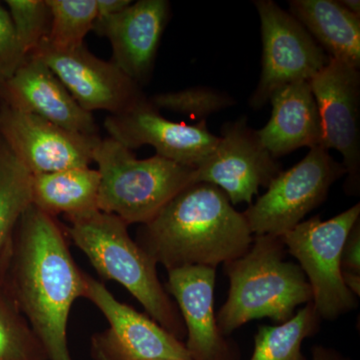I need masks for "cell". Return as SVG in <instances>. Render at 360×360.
<instances>
[{
    "instance_id": "cell-1",
    "label": "cell",
    "mask_w": 360,
    "mask_h": 360,
    "mask_svg": "<svg viewBox=\"0 0 360 360\" xmlns=\"http://www.w3.org/2000/svg\"><path fill=\"white\" fill-rule=\"evenodd\" d=\"M68 238L56 217L32 203L18 224L2 278L49 360H72L68 317L86 290V274L75 264Z\"/></svg>"
},
{
    "instance_id": "cell-2",
    "label": "cell",
    "mask_w": 360,
    "mask_h": 360,
    "mask_svg": "<svg viewBox=\"0 0 360 360\" xmlns=\"http://www.w3.org/2000/svg\"><path fill=\"white\" fill-rule=\"evenodd\" d=\"M253 238L245 215L221 189L195 182L141 225L136 243L167 270L191 265L217 269L243 257Z\"/></svg>"
},
{
    "instance_id": "cell-3",
    "label": "cell",
    "mask_w": 360,
    "mask_h": 360,
    "mask_svg": "<svg viewBox=\"0 0 360 360\" xmlns=\"http://www.w3.org/2000/svg\"><path fill=\"white\" fill-rule=\"evenodd\" d=\"M288 253L281 238L255 236L243 257L224 264L229 295L217 314L222 335L231 336L255 319L283 323L298 307L312 302L304 272L300 265L285 259Z\"/></svg>"
},
{
    "instance_id": "cell-4",
    "label": "cell",
    "mask_w": 360,
    "mask_h": 360,
    "mask_svg": "<svg viewBox=\"0 0 360 360\" xmlns=\"http://www.w3.org/2000/svg\"><path fill=\"white\" fill-rule=\"evenodd\" d=\"M65 219L70 224L66 234L84 251L97 274L122 284L150 319L184 341L186 326L174 300L158 278V264L130 238L129 225L99 210Z\"/></svg>"
},
{
    "instance_id": "cell-5",
    "label": "cell",
    "mask_w": 360,
    "mask_h": 360,
    "mask_svg": "<svg viewBox=\"0 0 360 360\" xmlns=\"http://www.w3.org/2000/svg\"><path fill=\"white\" fill-rule=\"evenodd\" d=\"M94 162L101 174L97 207L127 225L148 224L180 191L195 184L194 168L160 155L137 160L110 136L97 143Z\"/></svg>"
},
{
    "instance_id": "cell-6",
    "label": "cell",
    "mask_w": 360,
    "mask_h": 360,
    "mask_svg": "<svg viewBox=\"0 0 360 360\" xmlns=\"http://www.w3.org/2000/svg\"><path fill=\"white\" fill-rule=\"evenodd\" d=\"M359 219L357 203L326 221L316 215L300 222L281 238L304 272L311 288L312 303L322 321H336L359 307V297L343 283L341 252L350 229Z\"/></svg>"
},
{
    "instance_id": "cell-7",
    "label": "cell",
    "mask_w": 360,
    "mask_h": 360,
    "mask_svg": "<svg viewBox=\"0 0 360 360\" xmlns=\"http://www.w3.org/2000/svg\"><path fill=\"white\" fill-rule=\"evenodd\" d=\"M345 175L328 149L315 146L302 161L281 172L267 191L243 213L251 233L281 238L328 198L330 187Z\"/></svg>"
},
{
    "instance_id": "cell-8",
    "label": "cell",
    "mask_w": 360,
    "mask_h": 360,
    "mask_svg": "<svg viewBox=\"0 0 360 360\" xmlns=\"http://www.w3.org/2000/svg\"><path fill=\"white\" fill-rule=\"evenodd\" d=\"M260 20L262 70L250 99L255 110L264 108L272 92L298 82H310L330 60L326 51L288 11L272 0L255 1Z\"/></svg>"
},
{
    "instance_id": "cell-9",
    "label": "cell",
    "mask_w": 360,
    "mask_h": 360,
    "mask_svg": "<svg viewBox=\"0 0 360 360\" xmlns=\"http://www.w3.org/2000/svg\"><path fill=\"white\" fill-rule=\"evenodd\" d=\"M84 298L103 312L110 328L91 338L94 360H191L184 341L153 319L118 302L101 281L86 274Z\"/></svg>"
},
{
    "instance_id": "cell-10",
    "label": "cell",
    "mask_w": 360,
    "mask_h": 360,
    "mask_svg": "<svg viewBox=\"0 0 360 360\" xmlns=\"http://www.w3.org/2000/svg\"><path fill=\"white\" fill-rule=\"evenodd\" d=\"M321 116L323 148L342 155L345 193L360 191L359 68L331 59L309 82Z\"/></svg>"
},
{
    "instance_id": "cell-11",
    "label": "cell",
    "mask_w": 360,
    "mask_h": 360,
    "mask_svg": "<svg viewBox=\"0 0 360 360\" xmlns=\"http://www.w3.org/2000/svg\"><path fill=\"white\" fill-rule=\"evenodd\" d=\"M214 150L195 168V182L221 189L232 205H250L260 187H267L281 172V167L262 146L257 130L245 116L225 123Z\"/></svg>"
},
{
    "instance_id": "cell-12",
    "label": "cell",
    "mask_w": 360,
    "mask_h": 360,
    "mask_svg": "<svg viewBox=\"0 0 360 360\" xmlns=\"http://www.w3.org/2000/svg\"><path fill=\"white\" fill-rule=\"evenodd\" d=\"M0 137L33 174L89 167L99 135L75 134L0 103Z\"/></svg>"
},
{
    "instance_id": "cell-13",
    "label": "cell",
    "mask_w": 360,
    "mask_h": 360,
    "mask_svg": "<svg viewBox=\"0 0 360 360\" xmlns=\"http://www.w3.org/2000/svg\"><path fill=\"white\" fill-rule=\"evenodd\" d=\"M37 54L84 110L120 115L146 98L141 86L112 61L96 58L84 45L56 51L42 42ZM32 56V54H30Z\"/></svg>"
},
{
    "instance_id": "cell-14",
    "label": "cell",
    "mask_w": 360,
    "mask_h": 360,
    "mask_svg": "<svg viewBox=\"0 0 360 360\" xmlns=\"http://www.w3.org/2000/svg\"><path fill=\"white\" fill-rule=\"evenodd\" d=\"M104 127L108 136L130 150L150 146L156 155L194 169L219 141V137L207 129L205 120L194 125L170 122L161 116L148 98L120 115H108Z\"/></svg>"
},
{
    "instance_id": "cell-15",
    "label": "cell",
    "mask_w": 360,
    "mask_h": 360,
    "mask_svg": "<svg viewBox=\"0 0 360 360\" xmlns=\"http://www.w3.org/2000/svg\"><path fill=\"white\" fill-rule=\"evenodd\" d=\"M167 285L186 330L191 360H239L238 343L222 335L214 309L217 269L191 265L167 270Z\"/></svg>"
},
{
    "instance_id": "cell-16",
    "label": "cell",
    "mask_w": 360,
    "mask_h": 360,
    "mask_svg": "<svg viewBox=\"0 0 360 360\" xmlns=\"http://www.w3.org/2000/svg\"><path fill=\"white\" fill-rule=\"evenodd\" d=\"M0 103L44 118L70 131L98 135L94 115L73 98L37 54L26 56L13 77L0 85Z\"/></svg>"
},
{
    "instance_id": "cell-17",
    "label": "cell",
    "mask_w": 360,
    "mask_h": 360,
    "mask_svg": "<svg viewBox=\"0 0 360 360\" xmlns=\"http://www.w3.org/2000/svg\"><path fill=\"white\" fill-rule=\"evenodd\" d=\"M169 16L167 0H139L122 13L96 20L94 30L110 40L112 63L139 86L153 72Z\"/></svg>"
},
{
    "instance_id": "cell-18",
    "label": "cell",
    "mask_w": 360,
    "mask_h": 360,
    "mask_svg": "<svg viewBox=\"0 0 360 360\" xmlns=\"http://www.w3.org/2000/svg\"><path fill=\"white\" fill-rule=\"evenodd\" d=\"M269 101L271 117L257 134L272 158L277 160L298 148L321 146V116L309 82L279 87Z\"/></svg>"
},
{
    "instance_id": "cell-19",
    "label": "cell",
    "mask_w": 360,
    "mask_h": 360,
    "mask_svg": "<svg viewBox=\"0 0 360 360\" xmlns=\"http://www.w3.org/2000/svg\"><path fill=\"white\" fill-rule=\"evenodd\" d=\"M290 13L329 58L360 68V18L335 0H290Z\"/></svg>"
},
{
    "instance_id": "cell-20",
    "label": "cell",
    "mask_w": 360,
    "mask_h": 360,
    "mask_svg": "<svg viewBox=\"0 0 360 360\" xmlns=\"http://www.w3.org/2000/svg\"><path fill=\"white\" fill-rule=\"evenodd\" d=\"M101 174L89 167L33 174L32 205L51 217L84 214L98 210Z\"/></svg>"
},
{
    "instance_id": "cell-21",
    "label": "cell",
    "mask_w": 360,
    "mask_h": 360,
    "mask_svg": "<svg viewBox=\"0 0 360 360\" xmlns=\"http://www.w3.org/2000/svg\"><path fill=\"white\" fill-rule=\"evenodd\" d=\"M32 174L0 137V281L4 278L14 236L32 203Z\"/></svg>"
},
{
    "instance_id": "cell-22",
    "label": "cell",
    "mask_w": 360,
    "mask_h": 360,
    "mask_svg": "<svg viewBox=\"0 0 360 360\" xmlns=\"http://www.w3.org/2000/svg\"><path fill=\"white\" fill-rule=\"evenodd\" d=\"M321 321L311 302L298 309L290 321L259 326L250 360H307L302 354L303 341L317 335Z\"/></svg>"
},
{
    "instance_id": "cell-23",
    "label": "cell",
    "mask_w": 360,
    "mask_h": 360,
    "mask_svg": "<svg viewBox=\"0 0 360 360\" xmlns=\"http://www.w3.org/2000/svg\"><path fill=\"white\" fill-rule=\"evenodd\" d=\"M0 360H49L39 336L0 281Z\"/></svg>"
},
{
    "instance_id": "cell-24",
    "label": "cell",
    "mask_w": 360,
    "mask_h": 360,
    "mask_svg": "<svg viewBox=\"0 0 360 360\" xmlns=\"http://www.w3.org/2000/svg\"><path fill=\"white\" fill-rule=\"evenodd\" d=\"M51 28L44 44L56 51H70L84 45L96 20V0H46Z\"/></svg>"
},
{
    "instance_id": "cell-25",
    "label": "cell",
    "mask_w": 360,
    "mask_h": 360,
    "mask_svg": "<svg viewBox=\"0 0 360 360\" xmlns=\"http://www.w3.org/2000/svg\"><path fill=\"white\" fill-rule=\"evenodd\" d=\"M4 4L26 58L34 53L49 37L51 11L46 0H6Z\"/></svg>"
},
{
    "instance_id": "cell-26",
    "label": "cell",
    "mask_w": 360,
    "mask_h": 360,
    "mask_svg": "<svg viewBox=\"0 0 360 360\" xmlns=\"http://www.w3.org/2000/svg\"><path fill=\"white\" fill-rule=\"evenodd\" d=\"M149 101L158 110L174 111L193 118H201V120L236 104V101L229 94L208 87L161 92L149 98Z\"/></svg>"
},
{
    "instance_id": "cell-27",
    "label": "cell",
    "mask_w": 360,
    "mask_h": 360,
    "mask_svg": "<svg viewBox=\"0 0 360 360\" xmlns=\"http://www.w3.org/2000/svg\"><path fill=\"white\" fill-rule=\"evenodd\" d=\"M25 58L8 11L0 2V85L13 77Z\"/></svg>"
},
{
    "instance_id": "cell-28",
    "label": "cell",
    "mask_w": 360,
    "mask_h": 360,
    "mask_svg": "<svg viewBox=\"0 0 360 360\" xmlns=\"http://www.w3.org/2000/svg\"><path fill=\"white\" fill-rule=\"evenodd\" d=\"M341 269L360 274V219L345 239L341 252Z\"/></svg>"
},
{
    "instance_id": "cell-29",
    "label": "cell",
    "mask_w": 360,
    "mask_h": 360,
    "mask_svg": "<svg viewBox=\"0 0 360 360\" xmlns=\"http://www.w3.org/2000/svg\"><path fill=\"white\" fill-rule=\"evenodd\" d=\"M131 4V0H96V20H105L122 13Z\"/></svg>"
},
{
    "instance_id": "cell-30",
    "label": "cell",
    "mask_w": 360,
    "mask_h": 360,
    "mask_svg": "<svg viewBox=\"0 0 360 360\" xmlns=\"http://www.w3.org/2000/svg\"><path fill=\"white\" fill-rule=\"evenodd\" d=\"M311 360H352L335 348L315 345L311 350Z\"/></svg>"
},
{
    "instance_id": "cell-31",
    "label": "cell",
    "mask_w": 360,
    "mask_h": 360,
    "mask_svg": "<svg viewBox=\"0 0 360 360\" xmlns=\"http://www.w3.org/2000/svg\"><path fill=\"white\" fill-rule=\"evenodd\" d=\"M342 279L348 290L359 298L360 274H354V272L343 271L342 270Z\"/></svg>"
},
{
    "instance_id": "cell-32",
    "label": "cell",
    "mask_w": 360,
    "mask_h": 360,
    "mask_svg": "<svg viewBox=\"0 0 360 360\" xmlns=\"http://www.w3.org/2000/svg\"><path fill=\"white\" fill-rule=\"evenodd\" d=\"M340 4L350 13L360 18V1L359 0H340Z\"/></svg>"
}]
</instances>
